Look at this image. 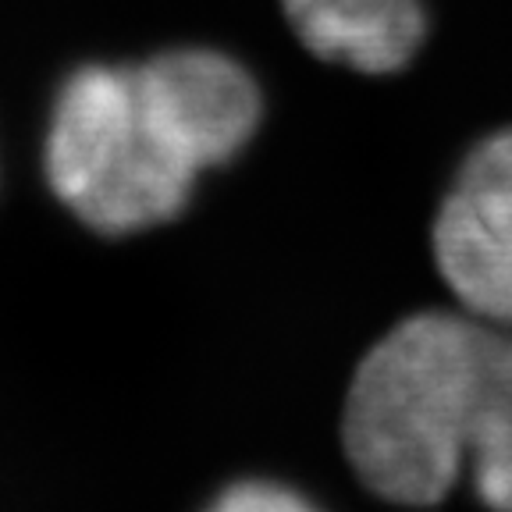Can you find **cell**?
I'll list each match as a JSON object with an SVG mask.
<instances>
[{
    "label": "cell",
    "instance_id": "cell-1",
    "mask_svg": "<svg viewBox=\"0 0 512 512\" xmlns=\"http://www.w3.org/2000/svg\"><path fill=\"white\" fill-rule=\"evenodd\" d=\"M260 121L253 72L221 50L82 64L57 86L43 178L89 232L121 239L182 217L203 171L228 168Z\"/></svg>",
    "mask_w": 512,
    "mask_h": 512
},
{
    "label": "cell",
    "instance_id": "cell-2",
    "mask_svg": "<svg viewBox=\"0 0 512 512\" xmlns=\"http://www.w3.org/2000/svg\"><path fill=\"white\" fill-rule=\"evenodd\" d=\"M342 452L381 502L424 509L470 477L512 509V328L463 306L399 320L352 370Z\"/></svg>",
    "mask_w": 512,
    "mask_h": 512
},
{
    "label": "cell",
    "instance_id": "cell-3",
    "mask_svg": "<svg viewBox=\"0 0 512 512\" xmlns=\"http://www.w3.org/2000/svg\"><path fill=\"white\" fill-rule=\"evenodd\" d=\"M431 253L466 313L512 328V128L466 153L434 214Z\"/></svg>",
    "mask_w": 512,
    "mask_h": 512
},
{
    "label": "cell",
    "instance_id": "cell-4",
    "mask_svg": "<svg viewBox=\"0 0 512 512\" xmlns=\"http://www.w3.org/2000/svg\"><path fill=\"white\" fill-rule=\"evenodd\" d=\"M306 54L360 75L402 72L427 40L424 0H281Z\"/></svg>",
    "mask_w": 512,
    "mask_h": 512
},
{
    "label": "cell",
    "instance_id": "cell-5",
    "mask_svg": "<svg viewBox=\"0 0 512 512\" xmlns=\"http://www.w3.org/2000/svg\"><path fill=\"white\" fill-rule=\"evenodd\" d=\"M310 498L303 491H296L292 484H281L271 477L256 480H235L228 488L217 491V498L210 502L214 512H303L310 509Z\"/></svg>",
    "mask_w": 512,
    "mask_h": 512
}]
</instances>
